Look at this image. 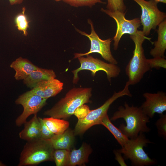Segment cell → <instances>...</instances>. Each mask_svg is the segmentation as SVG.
Masks as SVG:
<instances>
[{
	"label": "cell",
	"mask_w": 166,
	"mask_h": 166,
	"mask_svg": "<svg viewBox=\"0 0 166 166\" xmlns=\"http://www.w3.org/2000/svg\"><path fill=\"white\" fill-rule=\"evenodd\" d=\"M160 118L156 121L155 125L158 134L164 140L166 139V115H160Z\"/></svg>",
	"instance_id": "484cf974"
},
{
	"label": "cell",
	"mask_w": 166,
	"mask_h": 166,
	"mask_svg": "<svg viewBox=\"0 0 166 166\" xmlns=\"http://www.w3.org/2000/svg\"><path fill=\"white\" fill-rule=\"evenodd\" d=\"M130 37L134 43V49L133 55L125 68V73L130 85L138 83L144 74L151 68L144 54L143 43L146 38L141 30H138L134 34Z\"/></svg>",
	"instance_id": "3957f363"
},
{
	"label": "cell",
	"mask_w": 166,
	"mask_h": 166,
	"mask_svg": "<svg viewBox=\"0 0 166 166\" xmlns=\"http://www.w3.org/2000/svg\"><path fill=\"white\" fill-rule=\"evenodd\" d=\"M55 0V1H56V2H59L60 1H62V0Z\"/></svg>",
	"instance_id": "d6a6232c"
},
{
	"label": "cell",
	"mask_w": 166,
	"mask_h": 166,
	"mask_svg": "<svg viewBox=\"0 0 166 166\" xmlns=\"http://www.w3.org/2000/svg\"><path fill=\"white\" fill-rule=\"evenodd\" d=\"M154 1L156 2H162L164 4L166 3V0H153Z\"/></svg>",
	"instance_id": "1f68e13d"
},
{
	"label": "cell",
	"mask_w": 166,
	"mask_h": 166,
	"mask_svg": "<svg viewBox=\"0 0 166 166\" xmlns=\"http://www.w3.org/2000/svg\"><path fill=\"white\" fill-rule=\"evenodd\" d=\"M140 7L141 14L140 18L142 26V32L146 36L149 35L152 30L156 27L165 19L166 13L160 11L158 3L153 0H132Z\"/></svg>",
	"instance_id": "ba28073f"
},
{
	"label": "cell",
	"mask_w": 166,
	"mask_h": 166,
	"mask_svg": "<svg viewBox=\"0 0 166 166\" xmlns=\"http://www.w3.org/2000/svg\"><path fill=\"white\" fill-rule=\"evenodd\" d=\"M88 22L91 26V32L88 34L76 28V31L83 35L87 37L90 42V47L89 51L85 53H76L74 54V58L86 56L92 53L100 54L105 60L110 63L117 65L118 62L113 56L111 50L110 45L112 39L109 38L105 40L101 39L95 32L93 22L89 19Z\"/></svg>",
	"instance_id": "9c48e42d"
},
{
	"label": "cell",
	"mask_w": 166,
	"mask_h": 166,
	"mask_svg": "<svg viewBox=\"0 0 166 166\" xmlns=\"http://www.w3.org/2000/svg\"><path fill=\"white\" fill-rule=\"evenodd\" d=\"M147 61L151 69H156L162 67L166 68V60L164 57H156L152 59H147Z\"/></svg>",
	"instance_id": "4316f807"
},
{
	"label": "cell",
	"mask_w": 166,
	"mask_h": 166,
	"mask_svg": "<svg viewBox=\"0 0 166 166\" xmlns=\"http://www.w3.org/2000/svg\"><path fill=\"white\" fill-rule=\"evenodd\" d=\"M152 143L143 133L140 132L136 137L129 139L123 147L116 150L123 155L124 160H130L132 165L150 166L155 164L156 162L148 156L144 147Z\"/></svg>",
	"instance_id": "5b68a950"
},
{
	"label": "cell",
	"mask_w": 166,
	"mask_h": 166,
	"mask_svg": "<svg viewBox=\"0 0 166 166\" xmlns=\"http://www.w3.org/2000/svg\"><path fill=\"white\" fill-rule=\"evenodd\" d=\"M114 153L115 156V159L121 166H127L124 162V159L121 155V153L118 152L116 150L114 151Z\"/></svg>",
	"instance_id": "f546056e"
},
{
	"label": "cell",
	"mask_w": 166,
	"mask_h": 166,
	"mask_svg": "<svg viewBox=\"0 0 166 166\" xmlns=\"http://www.w3.org/2000/svg\"><path fill=\"white\" fill-rule=\"evenodd\" d=\"M26 8L23 7L21 13L18 14L15 17L14 22L15 26L19 31L22 32L25 36H27L28 33L27 29L29 27V23L27 16L25 14Z\"/></svg>",
	"instance_id": "7402d4cb"
},
{
	"label": "cell",
	"mask_w": 166,
	"mask_h": 166,
	"mask_svg": "<svg viewBox=\"0 0 166 166\" xmlns=\"http://www.w3.org/2000/svg\"><path fill=\"white\" fill-rule=\"evenodd\" d=\"M91 92V88H73L44 114L54 118L67 119L73 114L78 107L89 102Z\"/></svg>",
	"instance_id": "7a4b0ae2"
},
{
	"label": "cell",
	"mask_w": 166,
	"mask_h": 166,
	"mask_svg": "<svg viewBox=\"0 0 166 166\" xmlns=\"http://www.w3.org/2000/svg\"><path fill=\"white\" fill-rule=\"evenodd\" d=\"M10 67L15 71L14 77L18 81L23 80L38 67L29 60L21 57L13 61Z\"/></svg>",
	"instance_id": "9a60e30c"
},
{
	"label": "cell",
	"mask_w": 166,
	"mask_h": 166,
	"mask_svg": "<svg viewBox=\"0 0 166 166\" xmlns=\"http://www.w3.org/2000/svg\"><path fill=\"white\" fill-rule=\"evenodd\" d=\"M77 58L81 66L78 68L72 71L73 74V82L74 84L76 83L78 81L79 79L78 73L82 70L91 71L93 76H95L97 71H104L109 82H111L112 78L118 76L121 71L120 68L117 65L105 62L99 59L94 58L89 54L86 55V57L81 56Z\"/></svg>",
	"instance_id": "52a82bcc"
},
{
	"label": "cell",
	"mask_w": 166,
	"mask_h": 166,
	"mask_svg": "<svg viewBox=\"0 0 166 166\" xmlns=\"http://www.w3.org/2000/svg\"><path fill=\"white\" fill-rule=\"evenodd\" d=\"M62 1L75 7L82 6L91 7L97 3L103 4L106 3L101 0H62Z\"/></svg>",
	"instance_id": "cb8c5ba5"
},
{
	"label": "cell",
	"mask_w": 166,
	"mask_h": 166,
	"mask_svg": "<svg viewBox=\"0 0 166 166\" xmlns=\"http://www.w3.org/2000/svg\"><path fill=\"white\" fill-rule=\"evenodd\" d=\"M47 99L32 93L30 90L19 96L15 103L22 105L23 110L15 121L16 126H22L26 121L27 118L30 115L37 114L45 105Z\"/></svg>",
	"instance_id": "8fae6325"
},
{
	"label": "cell",
	"mask_w": 166,
	"mask_h": 166,
	"mask_svg": "<svg viewBox=\"0 0 166 166\" xmlns=\"http://www.w3.org/2000/svg\"><path fill=\"white\" fill-rule=\"evenodd\" d=\"M70 150L54 149L53 153V160L56 166H68Z\"/></svg>",
	"instance_id": "603a6c76"
},
{
	"label": "cell",
	"mask_w": 166,
	"mask_h": 166,
	"mask_svg": "<svg viewBox=\"0 0 166 166\" xmlns=\"http://www.w3.org/2000/svg\"><path fill=\"white\" fill-rule=\"evenodd\" d=\"M92 150L90 146L83 143L78 149L70 150L68 166L83 165L88 162L89 157Z\"/></svg>",
	"instance_id": "e0dca14e"
},
{
	"label": "cell",
	"mask_w": 166,
	"mask_h": 166,
	"mask_svg": "<svg viewBox=\"0 0 166 166\" xmlns=\"http://www.w3.org/2000/svg\"><path fill=\"white\" fill-rule=\"evenodd\" d=\"M101 124L105 126L110 132L121 147L129 139L125 136L119 128L112 124L107 114L102 119Z\"/></svg>",
	"instance_id": "44dd1931"
},
{
	"label": "cell",
	"mask_w": 166,
	"mask_h": 166,
	"mask_svg": "<svg viewBox=\"0 0 166 166\" xmlns=\"http://www.w3.org/2000/svg\"><path fill=\"white\" fill-rule=\"evenodd\" d=\"M24 0H9L11 5L21 4Z\"/></svg>",
	"instance_id": "4dcf8cb0"
},
{
	"label": "cell",
	"mask_w": 166,
	"mask_h": 166,
	"mask_svg": "<svg viewBox=\"0 0 166 166\" xmlns=\"http://www.w3.org/2000/svg\"><path fill=\"white\" fill-rule=\"evenodd\" d=\"M54 150L49 140L41 138L27 141L21 153L18 166H35L53 161Z\"/></svg>",
	"instance_id": "277c9868"
},
{
	"label": "cell",
	"mask_w": 166,
	"mask_h": 166,
	"mask_svg": "<svg viewBox=\"0 0 166 166\" xmlns=\"http://www.w3.org/2000/svg\"><path fill=\"white\" fill-rule=\"evenodd\" d=\"M74 136L73 131L68 128L61 134L55 135L49 140L54 149L70 150L74 142Z\"/></svg>",
	"instance_id": "ac0fdd59"
},
{
	"label": "cell",
	"mask_w": 166,
	"mask_h": 166,
	"mask_svg": "<svg viewBox=\"0 0 166 166\" xmlns=\"http://www.w3.org/2000/svg\"><path fill=\"white\" fill-rule=\"evenodd\" d=\"M157 30L158 39L154 42V47L151 49L150 54L153 57H164L166 49V19L158 26Z\"/></svg>",
	"instance_id": "d6986e66"
},
{
	"label": "cell",
	"mask_w": 166,
	"mask_h": 166,
	"mask_svg": "<svg viewBox=\"0 0 166 166\" xmlns=\"http://www.w3.org/2000/svg\"><path fill=\"white\" fill-rule=\"evenodd\" d=\"M63 86V82L54 78L39 82L30 91L43 98L48 99L60 93Z\"/></svg>",
	"instance_id": "4fadbf2b"
},
{
	"label": "cell",
	"mask_w": 166,
	"mask_h": 166,
	"mask_svg": "<svg viewBox=\"0 0 166 166\" xmlns=\"http://www.w3.org/2000/svg\"><path fill=\"white\" fill-rule=\"evenodd\" d=\"M143 96L145 101L140 107L143 113L150 118L156 113L160 115L166 110V94L159 91L156 93H145Z\"/></svg>",
	"instance_id": "7c38bea8"
},
{
	"label": "cell",
	"mask_w": 166,
	"mask_h": 166,
	"mask_svg": "<svg viewBox=\"0 0 166 166\" xmlns=\"http://www.w3.org/2000/svg\"><path fill=\"white\" fill-rule=\"evenodd\" d=\"M130 85L127 81L122 90L115 92L103 105L96 109L90 110L85 117L78 120L73 130L75 135L83 134L92 126L101 124L102 119L107 114L110 106L117 99L126 95L132 97L129 89Z\"/></svg>",
	"instance_id": "8992f818"
},
{
	"label": "cell",
	"mask_w": 166,
	"mask_h": 166,
	"mask_svg": "<svg viewBox=\"0 0 166 166\" xmlns=\"http://www.w3.org/2000/svg\"><path fill=\"white\" fill-rule=\"evenodd\" d=\"M90 110L89 107L84 104L77 108L73 114L77 118L78 120L81 119L85 117Z\"/></svg>",
	"instance_id": "f1b7e54d"
},
{
	"label": "cell",
	"mask_w": 166,
	"mask_h": 166,
	"mask_svg": "<svg viewBox=\"0 0 166 166\" xmlns=\"http://www.w3.org/2000/svg\"><path fill=\"white\" fill-rule=\"evenodd\" d=\"M101 11L113 18L116 23V32L113 39L114 42L113 46L115 50L117 49L120 40L123 35L135 34L141 25L139 18L129 20L127 19L125 16V12L119 10L112 11L102 8L101 9Z\"/></svg>",
	"instance_id": "30bf717a"
},
{
	"label": "cell",
	"mask_w": 166,
	"mask_h": 166,
	"mask_svg": "<svg viewBox=\"0 0 166 166\" xmlns=\"http://www.w3.org/2000/svg\"><path fill=\"white\" fill-rule=\"evenodd\" d=\"M40 123L41 138L48 140L51 139L55 135L51 132L44 122L43 118L38 117Z\"/></svg>",
	"instance_id": "83f0119b"
},
{
	"label": "cell",
	"mask_w": 166,
	"mask_h": 166,
	"mask_svg": "<svg viewBox=\"0 0 166 166\" xmlns=\"http://www.w3.org/2000/svg\"><path fill=\"white\" fill-rule=\"evenodd\" d=\"M56 76L53 70L38 67L23 81L24 84L27 87L32 89L39 82L43 80L55 78Z\"/></svg>",
	"instance_id": "2e32d148"
},
{
	"label": "cell",
	"mask_w": 166,
	"mask_h": 166,
	"mask_svg": "<svg viewBox=\"0 0 166 166\" xmlns=\"http://www.w3.org/2000/svg\"><path fill=\"white\" fill-rule=\"evenodd\" d=\"M49 130L55 135L63 133L68 128L69 122L64 120L50 117L43 118Z\"/></svg>",
	"instance_id": "ffe728a7"
},
{
	"label": "cell",
	"mask_w": 166,
	"mask_h": 166,
	"mask_svg": "<svg viewBox=\"0 0 166 166\" xmlns=\"http://www.w3.org/2000/svg\"><path fill=\"white\" fill-rule=\"evenodd\" d=\"M119 118L124 119L126 124H121L118 128L129 139L136 138L140 132L147 133L151 130L147 125L150 118L140 107L130 106L125 102L124 106H120L110 120L115 121Z\"/></svg>",
	"instance_id": "6da1fadb"
},
{
	"label": "cell",
	"mask_w": 166,
	"mask_h": 166,
	"mask_svg": "<svg viewBox=\"0 0 166 166\" xmlns=\"http://www.w3.org/2000/svg\"><path fill=\"white\" fill-rule=\"evenodd\" d=\"M24 124V129L19 133V137L27 141L41 138L40 123L37 114Z\"/></svg>",
	"instance_id": "5bb4252c"
},
{
	"label": "cell",
	"mask_w": 166,
	"mask_h": 166,
	"mask_svg": "<svg viewBox=\"0 0 166 166\" xmlns=\"http://www.w3.org/2000/svg\"><path fill=\"white\" fill-rule=\"evenodd\" d=\"M107 9L111 11L119 10L125 12L126 7L124 0H107Z\"/></svg>",
	"instance_id": "d4e9b609"
}]
</instances>
